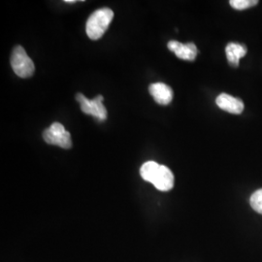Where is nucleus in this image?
<instances>
[{
  "instance_id": "1",
  "label": "nucleus",
  "mask_w": 262,
  "mask_h": 262,
  "mask_svg": "<svg viewBox=\"0 0 262 262\" xmlns=\"http://www.w3.org/2000/svg\"><path fill=\"white\" fill-rule=\"evenodd\" d=\"M114 18V12L109 8L96 10L90 16L85 25V31L90 39L98 40L103 36Z\"/></svg>"
},
{
  "instance_id": "2",
  "label": "nucleus",
  "mask_w": 262,
  "mask_h": 262,
  "mask_svg": "<svg viewBox=\"0 0 262 262\" xmlns=\"http://www.w3.org/2000/svg\"><path fill=\"white\" fill-rule=\"evenodd\" d=\"M11 66L14 72L20 78H29L35 71L33 61L21 46L14 48L11 56Z\"/></svg>"
},
{
  "instance_id": "3",
  "label": "nucleus",
  "mask_w": 262,
  "mask_h": 262,
  "mask_svg": "<svg viewBox=\"0 0 262 262\" xmlns=\"http://www.w3.org/2000/svg\"><path fill=\"white\" fill-rule=\"evenodd\" d=\"M43 138L49 145H55L63 149H70L72 147L70 133L59 122H54L44 131Z\"/></svg>"
},
{
  "instance_id": "4",
  "label": "nucleus",
  "mask_w": 262,
  "mask_h": 262,
  "mask_svg": "<svg viewBox=\"0 0 262 262\" xmlns=\"http://www.w3.org/2000/svg\"><path fill=\"white\" fill-rule=\"evenodd\" d=\"M77 101L80 103L81 110L86 114L92 115L99 121H105L107 119V110L103 105V96L98 95L94 99H88L84 94H78L76 95Z\"/></svg>"
},
{
  "instance_id": "5",
  "label": "nucleus",
  "mask_w": 262,
  "mask_h": 262,
  "mask_svg": "<svg viewBox=\"0 0 262 262\" xmlns=\"http://www.w3.org/2000/svg\"><path fill=\"white\" fill-rule=\"evenodd\" d=\"M167 47L171 52H173L176 56H178L179 58L184 60L192 61L195 59L198 54V50L193 43L183 44L178 41H170Z\"/></svg>"
},
{
  "instance_id": "6",
  "label": "nucleus",
  "mask_w": 262,
  "mask_h": 262,
  "mask_svg": "<svg viewBox=\"0 0 262 262\" xmlns=\"http://www.w3.org/2000/svg\"><path fill=\"white\" fill-rule=\"evenodd\" d=\"M216 105L225 112L231 114H241L244 110L243 101L229 94H222L216 97Z\"/></svg>"
},
{
  "instance_id": "7",
  "label": "nucleus",
  "mask_w": 262,
  "mask_h": 262,
  "mask_svg": "<svg viewBox=\"0 0 262 262\" xmlns=\"http://www.w3.org/2000/svg\"><path fill=\"white\" fill-rule=\"evenodd\" d=\"M151 184L160 191H168L174 187V175L168 167L160 165Z\"/></svg>"
},
{
  "instance_id": "8",
  "label": "nucleus",
  "mask_w": 262,
  "mask_h": 262,
  "mask_svg": "<svg viewBox=\"0 0 262 262\" xmlns=\"http://www.w3.org/2000/svg\"><path fill=\"white\" fill-rule=\"evenodd\" d=\"M150 95L155 101L160 105H168L173 99L172 89L163 83H155L149 88Z\"/></svg>"
},
{
  "instance_id": "9",
  "label": "nucleus",
  "mask_w": 262,
  "mask_h": 262,
  "mask_svg": "<svg viewBox=\"0 0 262 262\" xmlns=\"http://www.w3.org/2000/svg\"><path fill=\"white\" fill-rule=\"evenodd\" d=\"M225 53L229 64L237 67L239 66L240 58L247 55V47L243 44L229 43L225 48Z\"/></svg>"
},
{
  "instance_id": "10",
  "label": "nucleus",
  "mask_w": 262,
  "mask_h": 262,
  "mask_svg": "<svg viewBox=\"0 0 262 262\" xmlns=\"http://www.w3.org/2000/svg\"><path fill=\"white\" fill-rule=\"evenodd\" d=\"M159 163H157L156 161H147L145 162L140 168V175L142 178L145 181L152 183L154 179L156 177L158 171L159 169Z\"/></svg>"
},
{
  "instance_id": "11",
  "label": "nucleus",
  "mask_w": 262,
  "mask_h": 262,
  "mask_svg": "<svg viewBox=\"0 0 262 262\" xmlns=\"http://www.w3.org/2000/svg\"><path fill=\"white\" fill-rule=\"evenodd\" d=\"M258 3L257 0H231L229 4L236 10H245L255 6Z\"/></svg>"
},
{
  "instance_id": "12",
  "label": "nucleus",
  "mask_w": 262,
  "mask_h": 262,
  "mask_svg": "<svg viewBox=\"0 0 262 262\" xmlns=\"http://www.w3.org/2000/svg\"><path fill=\"white\" fill-rule=\"evenodd\" d=\"M251 206L255 212L262 215V188L256 190L251 196Z\"/></svg>"
},
{
  "instance_id": "13",
  "label": "nucleus",
  "mask_w": 262,
  "mask_h": 262,
  "mask_svg": "<svg viewBox=\"0 0 262 262\" xmlns=\"http://www.w3.org/2000/svg\"><path fill=\"white\" fill-rule=\"evenodd\" d=\"M66 3H75L76 0H66Z\"/></svg>"
}]
</instances>
